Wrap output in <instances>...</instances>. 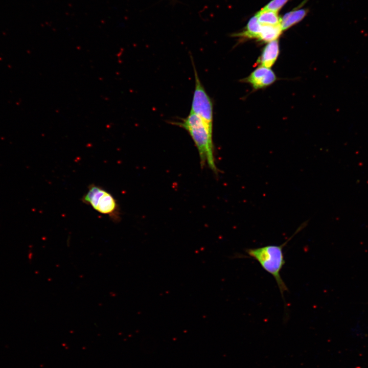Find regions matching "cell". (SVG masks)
<instances>
[{
  "label": "cell",
  "instance_id": "6da1fadb",
  "mask_svg": "<svg viewBox=\"0 0 368 368\" xmlns=\"http://www.w3.org/2000/svg\"><path fill=\"white\" fill-rule=\"evenodd\" d=\"M308 223V221H306L302 223L294 234L281 245H269L245 250L249 258L257 261L263 269L274 278L284 303V292L288 291V289L280 275V272L285 263L283 248L293 237L307 225Z\"/></svg>",
  "mask_w": 368,
  "mask_h": 368
},
{
  "label": "cell",
  "instance_id": "7a4b0ae2",
  "mask_svg": "<svg viewBox=\"0 0 368 368\" xmlns=\"http://www.w3.org/2000/svg\"><path fill=\"white\" fill-rule=\"evenodd\" d=\"M186 130L192 137L198 150L201 165L207 164L215 173H218L214 155L213 132L210 131L203 121L196 114L190 112L181 121L172 122Z\"/></svg>",
  "mask_w": 368,
  "mask_h": 368
},
{
  "label": "cell",
  "instance_id": "3957f363",
  "mask_svg": "<svg viewBox=\"0 0 368 368\" xmlns=\"http://www.w3.org/2000/svg\"><path fill=\"white\" fill-rule=\"evenodd\" d=\"M82 201L99 213L108 215L113 221L120 220V209L116 200L102 188L94 184L90 185Z\"/></svg>",
  "mask_w": 368,
  "mask_h": 368
},
{
  "label": "cell",
  "instance_id": "277c9868",
  "mask_svg": "<svg viewBox=\"0 0 368 368\" xmlns=\"http://www.w3.org/2000/svg\"><path fill=\"white\" fill-rule=\"evenodd\" d=\"M192 61L194 72L195 88L190 112L200 117L210 131L213 132V103L199 79L192 60Z\"/></svg>",
  "mask_w": 368,
  "mask_h": 368
},
{
  "label": "cell",
  "instance_id": "5b68a950",
  "mask_svg": "<svg viewBox=\"0 0 368 368\" xmlns=\"http://www.w3.org/2000/svg\"><path fill=\"white\" fill-rule=\"evenodd\" d=\"M276 79V76L271 69L261 66L243 80L249 83L254 89H258L271 85Z\"/></svg>",
  "mask_w": 368,
  "mask_h": 368
},
{
  "label": "cell",
  "instance_id": "8992f818",
  "mask_svg": "<svg viewBox=\"0 0 368 368\" xmlns=\"http://www.w3.org/2000/svg\"><path fill=\"white\" fill-rule=\"evenodd\" d=\"M279 54V43L278 40L269 42L264 48L259 62L262 66L270 68L275 62Z\"/></svg>",
  "mask_w": 368,
  "mask_h": 368
},
{
  "label": "cell",
  "instance_id": "52a82bcc",
  "mask_svg": "<svg viewBox=\"0 0 368 368\" xmlns=\"http://www.w3.org/2000/svg\"><path fill=\"white\" fill-rule=\"evenodd\" d=\"M308 13V9L295 8L285 13L281 18V27L286 30L302 20Z\"/></svg>",
  "mask_w": 368,
  "mask_h": 368
},
{
  "label": "cell",
  "instance_id": "ba28073f",
  "mask_svg": "<svg viewBox=\"0 0 368 368\" xmlns=\"http://www.w3.org/2000/svg\"><path fill=\"white\" fill-rule=\"evenodd\" d=\"M262 28V25L259 22L256 15H255L250 18L242 31L233 34L232 36L241 38H255L259 40Z\"/></svg>",
  "mask_w": 368,
  "mask_h": 368
},
{
  "label": "cell",
  "instance_id": "9c48e42d",
  "mask_svg": "<svg viewBox=\"0 0 368 368\" xmlns=\"http://www.w3.org/2000/svg\"><path fill=\"white\" fill-rule=\"evenodd\" d=\"M258 21L263 25H281V18L278 12L261 9L256 14Z\"/></svg>",
  "mask_w": 368,
  "mask_h": 368
},
{
  "label": "cell",
  "instance_id": "30bf717a",
  "mask_svg": "<svg viewBox=\"0 0 368 368\" xmlns=\"http://www.w3.org/2000/svg\"><path fill=\"white\" fill-rule=\"evenodd\" d=\"M262 25V31L259 40L264 42H270L278 40L282 34L283 30L281 25L270 26Z\"/></svg>",
  "mask_w": 368,
  "mask_h": 368
},
{
  "label": "cell",
  "instance_id": "8fae6325",
  "mask_svg": "<svg viewBox=\"0 0 368 368\" xmlns=\"http://www.w3.org/2000/svg\"><path fill=\"white\" fill-rule=\"evenodd\" d=\"M289 0H271L262 9L279 11Z\"/></svg>",
  "mask_w": 368,
  "mask_h": 368
}]
</instances>
